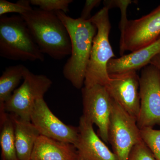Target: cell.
I'll return each instance as SVG.
<instances>
[{"label":"cell","instance_id":"1","mask_svg":"<svg viewBox=\"0 0 160 160\" xmlns=\"http://www.w3.org/2000/svg\"><path fill=\"white\" fill-rule=\"evenodd\" d=\"M55 12L65 25L71 40V54L63 67V75L75 88L82 89L97 28L90 20L73 18L62 11Z\"/></svg>","mask_w":160,"mask_h":160},{"label":"cell","instance_id":"2","mask_svg":"<svg viewBox=\"0 0 160 160\" xmlns=\"http://www.w3.org/2000/svg\"><path fill=\"white\" fill-rule=\"evenodd\" d=\"M21 16L42 53L57 60L70 55L71 44L69 32L55 12L39 8Z\"/></svg>","mask_w":160,"mask_h":160},{"label":"cell","instance_id":"3","mask_svg":"<svg viewBox=\"0 0 160 160\" xmlns=\"http://www.w3.org/2000/svg\"><path fill=\"white\" fill-rule=\"evenodd\" d=\"M0 56L12 61L45 60L22 16L0 17Z\"/></svg>","mask_w":160,"mask_h":160},{"label":"cell","instance_id":"4","mask_svg":"<svg viewBox=\"0 0 160 160\" xmlns=\"http://www.w3.org/2000/svg\"><path fill=\"white\" fill-rule=\"evenodd\" d=\"M109 10L104 7L90 19L96 26L98 31L92 42L86 69L84 85L86 88L95 85L106 86L110 80L107 65L110 60L116 56L109 40L111 26Z\"/></svg>","mask_w":160,"mask_h":160},{"label":"cell","instance_id":"5","mask_svg":"<svg viewBox=\"0 0 160 160\" xmlns=\"http://www.w3.org/2000/svg\"><path fill=\"white\" fill-rule=\"evenodd\" d=\"M108 137L118 160H128L133 146L142 140L137 120L112 98Z\"/></svg>","mask_w":160,"mask_h":160},{"label":"cell","instance_id":"6","mask_svg":"<svg viewBox=\"0 0 160 160\" xmlns=\"http://www.w3.org/2000/svg\"><path fill=\"white\" fill-rule=\"evenodd\" d=\"M23 82L4 104L5 112H9L23 120L30 121L36 102L44 96L52 85V81L44 75L35 74L26 68Z\"/></svg>","mask_w":160,"mask_h":160},{"label":"cell","instance_id":"7","mask_svg":"<svg viewBox=\"0 0 160 160\" xmlns=\"http://www.w3.org/2000/svg\"><path fill=\"white\" fill-rule=\"evenodd\" d=\"M120 53L136 51L151 45L160 37V5L138 19L128 20L120 31Z\"/></svg>","mask_w":160,"mask_h":160},{"label":"cell","instance_id":"8","mask_svg":"<svg viewBox=\"0 0 160 160\" xmlns=\"http://www.w3.org/2000/svg\"><path fill=\"white\" fill-rule=\"evenodd\" d=\"M140 108L137 121L140 129L160 125V72L151 64L140 77Z\"/></svg>","mask_w":160,"mask_h":160},{"label":"cell","instance_id":"9","mask_svg":"<svg viewBox=\"0 0 160 160\" xmlns=\"http://www.w3.org/2000/svg\"><path fill=\"white\" fill-rule=\"evenodd\" d=\"M83 114L86 119L98 128L103 142H109L108 129L111 114L112 98L106 86L100 85L82 89Z\"/></svg>","mask_w":160,"mask_h":160},{"label":"cell","instance_id":"10","mask_svg":"<svg viewBox=\"0 0 160 160\" xmlns=\"http://www.w3.org/2000/svg\"><path fill=\"white\" fill-rule=\"evenodd\" d=\"M30 120L42 135L74 146L77 142L78 127L66 125L58 118L49 109L44 98L36 102Z\"/></svg>","mask_w":160,"mask_h":160},{"label":"cell","instance_id":"11","mask_svg":"<svg viewBox=\"0 0 160 160\" xmlns=\"http://www.w3.org/2000/svg\"><path fill=\"white\" fill-rule=\"evenodd\" d=\"M109 77L106 87L110 96L137 121L140 108V77L137 72Z\"/></svg>","mask_w":160,"mask_h":160},{"label":"cell","instance_id":"12","mask_svg":"<svg viewBox=\"0 0 160 160\" xmlns=\"http://www.w3.org/2000/svg\"><path fill=\"white\" fill-rule=\"evenodd\" d=\"M79 136L75 145L79 160H118L112 152L96 133L93 124L82 116L78 126Z\"/></svg>","mask_w":160,"mask_h":160},{"label":"cell","instance_id":"13","mask_svg":"<svg viewBox=\"0 0 160 160\" xmlns=\"http://www.w3.org/2000/svg\"><path fill=\"white\" fill-rule=\"evenodd\" d=\"M160 52V37L151 45L119 58H112L107 65L109 76L137 72L150 64L152 58Z\"/></svg>","mask_w":160,"mask_h":160},{"label":"cell","instance_id":"14","mask_svg":"<svg viewBox=\"0 0 160 160\" xmlns=\"http://www.w3.org/2000/svg\"><path fill=\"white\" fill-rule=\"evenodd\" d=\"M30 160H79L75 146L40 135Z\"/></svg>","mask_w":160,"mask_h":160},{"label":"cell","instance_id":"15","mask_svg":"<svg viewBox=\"0 0 160 160\" xmlns=\"http://www.w3.org/2000/svg\"><path fill=\"white\" fill-rule=\"evenodd\" d=\"M14 126L16 149L18 160H30L36 142L41 134L30 121L12 115Z\"/></svg>","mask_w":160,"mask_h":160},{"label":"cell","instance_id":"16","mask_svg":"<svg viewBox=\"0 0 160 160\" xmlns=\"http://www.w3.org/2000/svg\"><path fill=\"white\" fill-rule=\"evenodd\" d=\"M26 67L22 64L6 68L0 77V115L6 112L4 104L11 97L21 80Z\"/></svg>","mask_w":160,"mask_h":160},{"label":"cell","instance_id":"17","mask_svg":"<svg viewBox=\"0 0 160 160\" xmlns=\"http://www.w3.org/2000/svg\"><path fill=\"white\" fill-rule=\"evenodd\" d=\"M1 160H18L15 146L14 122L12 115H0Z\"/></svg>","mask_w":160,"mask_h":160},{"label":"cell","instance_id":"18","mask_svg":"<svg viewBox=\"0 0 160 160\" xmlns=\"http://www.w3.org/2000/svg\"><path fill=\"white\" fill-rule=\"evenodd\" d=\"M141 137L156 160H160V129L150 127L140 129Z\"/></svg>","mask_w":160,"mask_h":160},{"label":"cell","instance_id":"19","mask_svg":"<svg viewBox=\"0 0 160 160\" xmlns=\"http://www.w3.org/2000/svg\"><path fill=\"white\" fill-rule=\"evenodd\" d=\"M29 0H19L16 3H12L6 0H0V16L8 13H17L20 15L32 10Z\"/></svg>","mask_w":160,"mask_h":160},{"label":"cell","instance_id":"20","mask_svg":"<svg viewBox=\"0 0 160 160\" xmlns=\"http://www.w3.org/2000/svg\"><path fill=\"white\" fill-rule=\"evenodd\" d=\"M31 5L39 6V9L47 12L61 11L67 13L69 5L72 0H30Z\"/></svg>","mask_w":160,"mask_h":160},{"label":"cell","instance_id":"21","mask_svg":"<svg viewBox=\"0 0 160 160\" xmlns=\"http://www.w3.org/2000/svg\"><path fill=\"white\" fill-rule=\"evenodd\" d=\"M133 2V1L130 0H106L103 2L104 7L108 9L114 7H118L120 9L121 12V21L119 23L120 31L129 20L127 17V8L130 4Z\"/></svg>","mask_w":160,"mask_h":160},{"label":"cell","instance_id":"22","mask_svg":"<svg viewBox=\"0 0 160 160\" xmlns=\"http://www.w3.org/2000/svg\"><path fill=\"white\" fill-rule=\"evenodd\" d=\"M128 160H156L154 156L142 140L133 146Z\"/></svg>","mask_w":160,"mask_h":160},{"label":"cell","instance_id":"23","mask_svg":"<svg viewBox=\"0 0 160 160\" xmlns=\"http://www.w3.org/2000/svg\"><path fill=\"white\" fill-rule=\"evenodd\" d=\"M101 2V0H86L79 18L86 21L90 20L92 17L91 13L92 9L99 6Z\"/></svg>","mask_w":160,"mask_h":160},{"label":"cell","instance_id":"24","mask_svg":"<svg viewBox=\"0 0 160 160\" xmlns=\"http://www.w3.org/2000/svg\"><path fill=\"white\" fill-rule=\"evenodd\" d=\"M150 64L156 67L160 72V52L152 58Z\"/></svg>","mask_w":160,"mask_h":160}]
</instances>
